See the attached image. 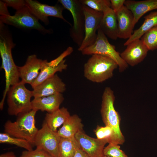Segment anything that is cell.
I'll list each match as a JSON object with an SVG mask.
<instances>
[{
  "mask_svg": "<svg viewBox=\"0 0 157 157\" xmlns=\"http://www.w3.org/2000/svg\"><path fill=\"white\" fill-rule=\"evenodd\" d=\"M15 44L11 35L4 24H0V53L2 59L1 69L5 72L6 87L0 103V109L3 108L6 96L10 87L19 82L20 78L18 66L15 63L12 54V49Z\"/></svg>",
  "mask_w": 157,
  "mask_h": 157,
  "instance_id": "6da1fadb",
  "label": "cell"
},
{
  "mask_svg": "<svg viewBox=\"0 0 157 157\" xmlns=\"http://www.w3.org/2000/svg\"><path fill=\"white\" fill-rule=\"evenodd\" d=\"M115 99L113 90L110 87H106L102 97L100 112L105 126L110 128L113 131L111 143L121 145L124 143L125 139L120 128V116L114 107Z\"/></svg>",
  "mask_w": 157,
  "mask_h": 157,
  "instance_id": "7a4b0ae2",
  "label": "cell"
},
{
  "mask_svg": "<svg viewBox=\"0 0 157 157\" xmlns=\"http://www.w3.org/2000/svg\"><path fill=\"white\" fill-rule=\"evenodd\" d=\"M118 67L117 63L110 58L94 54L84 64V75L92 82L101 83L112 78Z\"/></svg>",
  "mask_w": 157,
  "mask_h": 157,
  "instance_id": "3957f363",
  "label": "cell"
},
{
  "mask_svg": "<svg viewBox=\"0 0 157 157\" xmlns=\"http://www.w3.org/2000/svg\"><path fill=\"white\" fill-rule=\"evenodd\" d=\"M37 112L32 110L19 114L14 122L7 121L4 125L5 133L11 136L25 140L34 145L38 131L35 125V116Z\"/></svg>",
  "mask_w": 157,
  "mask_h": 157,
  "instance_id": "277c9868",
  "label": "cell"
},
{
  "mask_svg": "<svg viewBox=\"0 0 157 157\" xmlns=\"http://www.w3.org/2000/svg\"><path fill=\"white\" fill-rule=\"evenodd\" d=\"M25 84L21 81L11 86L7 92L8 113L10 115L17 116L32 110V91L27 89Z\"/></svg>",
  "mask_w": 157,
  "mask_h": 157,
  "instance_id": "5b68a950",
  "label": "cell"
},
{
  "mask_svg": "<svg viewBox=\"0 0 157 157\" xmlns=\"http://www.w3.org/2000/svg\"><path fill=\"white\" fill-rule=\"evenodd\" d=\"M81 52L83 55L98 54L110 58L117 63L120 72L125 71L128 66L121 58L120 53L116 50L115 47L110 43L107 37L100 28L98 30L94 42Z\"/></svg>",
  "mask_w": 157,
  "mask_h": 157,
  "instance_id": "8992f818",
  "label": "cell"
},
{
  "mask_svg": "<svg viewBox=\"0 0 157 157\" xmlns=\"http://www.w3.org/2000/svg\"><path fill=\"white\" fill-rule=\"evenodd\" d=\"M58 2L72 15L73 24L70 29V34L74 42L79 47L82 44L84 37V5L80 0H59Z\"/></svg>",
  "mask_w": 157,
  "mask_h": 157,
  "instance_id": "52a82bcc",
  "label": "cell"
},
{
  "mask_svg": "<svg viewBox=\"0 0 157 157\" xmlns=\"http://www.w3.org/2000/svg\"><path fill=\"white\" fill-rule=\"evenodd\" d=\"M0 22L23 29H35L44 34L50 33L51 32L39 22L38 20L31 13L26 6L16 10L13 15L0 16Z\"/></svg>",
  "mask_w": 157,
  "mask_h": 157,
  "instance_id": "ba28073f",
  "label": "cell"
},
{
  "mask_svg": "<svg viewBox=\"0 0 157 157\" xmlns=\"http://www.w3.org/2000/svg\"><path fill=\"white\" fill-rule=\"evenodd\" d=\"M83 10L85 20V34L83 41L78 49V50L80 51L91 46L95 42L103 15V13L84 5Z\"/></svg>",
  "mask_w": 157,
  "mask_h": 157,
  "instance_id": "9c48e42d",
  "label": "cell"
},
{
  "mask_svg": "<svg viewBox=\"0 0 157 157\" xmlns=\"http://www.w3.org/2000/svg\"><path fill=\"white\" fill-rule=\"evenodd\" d=\"M61 138L57 132L51 129L44 122L41 129L38 130L34 145L36 148L43 149L53 157H58Z\"/></svg>",
  "mask_w": 157,
  "mask_h": 157,
  "instance_id": "30bf717a",
  "label": "cell"
},
{
  "mask_svg": "<svg viewBox=\"0 0 157 157\" xmlns=\"http://www.w3.org/2000/svg\"><path fill=\"white\" fill-rule=\"evenodd\" d=\"M73 51L72 47H69L56 59L49 62L44 60L38 76L31 85L32 88L53 76L57 72H62L66 69L67 65L64 59L70 55Z\"/></svg>",
  "mask_w": 157,
  "mask_h": 157,
  "instance_id": "8fae6325",
  "label": "cell"
},
{
  "mask_svg": "<svg viewBox=\"0 0 157 157\" xmlns=\"http://www.w3.org/2000/svg\"><path fill=\"white\" fill-rule=\"evenodd\" d=\"M25 1L26 6L31 13L38 20L41 21L46 25H48L49 23L48 17L52 16L62 19L72 26L63 15L64 8L63 6L58 5L50 6L40 3L36 0H26Z\"/></svg>",
  "mask_w": 157,
  "mask_h": 157,
  "instance_id": "7c38bea8",
  "label": "cell"
},
{
  "mask_svg": "<svg viewBox=\"0 0 157 157\" xmlns=\"http://www.w3.org/2000/svg\"><path fill=\"white\" fill-rule=\"evenodd\" d=\"M75 138L80 148L90 157H103V151L106 144L108 143L106 140L91 137L83 131L78 132Z\"/></svg>",
  "mask_w": 157,
  "mask_h": 157,
  "instance_id": "4fadbf2b",
  "label": "cell"
},
{
  "mask_svg": "<svg viewBox=\"0 0 157 157\" xmlns=\"http://www.w3.org/2000/svg\"><path fill=\"white\" fill-rule=\"evenodd\" d=\"M120 53L123 60L129 65L133 67L142 62L149 51L140 39L131 42Z\"/></svg>",
  "mask_w": 157,
  "mask_h": 157,
  "instance_id": "5bb4252c",
  "label": "cell"
},
{
  "mask_svg": "<svg viewBox=\"0 0 157 157\" xmlns=\"http://www.w3.org/2000/svg\"><path fill=\"white\" fill-rule=\"evenodd\" d=\"M65 83L56 74L33 88V97L38 98L57 93H62L66 90Z\"/></svg>",
  "mask_w": 157,
  "mask_h": 157,
  "instance_id": "9a60e30c",
  "label": "cell"
},
{
  "mask_svg": "<svg viewBox=\"0 0 157 157\" xmlns=\"http://www.w3.org/2000/svg\"><path fill=\"white\" fill-rule=\"evenodd\" d=\"M44 61L38 58L35 54L28 56L25 64L22 66H18L21 81L25 84L31 85L38 76Z\"/></svg>",
  "mask_w": 157,
  "mask_h": 157,
  "instance_id": "2e32d148",
  "label": "cell"
},
{
  "mask_svg": "<svg viewBox=\"0 0 157 157\" xmlns=\"http://www.w3.org/2000/svg\"><path fill=\"white\" fill-rule=\"evenodd\" d=\"M115 14L117 23L118 38L128 39L132 35L135 25L133 14L124 5Z\"/></svg>",
  "mask_w": 157,
  "mask_h": 157,
  "instance_id": "e0dca14e",
  "label": "cell"
},
{
  "mask_svg": "<svg viewBox=\"0 0 157 157\" xmlns=\"http://www.w3.org/2000/svg\"><path fill=\"white\" fill-rule=\"evenodd\" d=\"M64 100L62 93L38 98H34L31 101L32 110L36 111L40 110L48 113L54 112L58 109Z\"/></svg>",
  "mask_w": 157,
  "mask_h": 157,
  "instance_id": "ac0fdd59",
  "label": "cell"
},
{
  "mask_svg": "<svg viewBox=\"0 0 157 157\" xmlns=\"http://www.w3.org/2000/svg\"><path fill=\"white\" fill-rule=\"evenodd\" d=\"M124 5L133 14L135 25L144 14L157 9V0H126Z\"/></svg>",
  "mask_w": 157,
  "mask_h": 157,
  "instance_id": "d6986e66",
  "label": "cell"
},
{
  "mask_svg": "<svg viewBox=\"0 0 157 157\" xmlns=\"http://www.w3.org/2000/svg\"><path fill=\"white\" fill-rule=\"evenodd\" d=\"M99 28L107 37L116 40L117 36V23L115 13L110 8L104 12Z\"/></svg>",
  "mask_w": 157,
  "mask_h": 157,
  "instance_id": "ffe728a7",
  "label": "cell"
},
{
  "mask_svg": "<svg viewBox=\"0 0 157 157\" xmlns=\"http://www.w3.org/2000/svg\"><path fill=\"white\" fill-rule=\"evenodd\" d=\"M83 128L81 119L74 115H70L57 132L61 138H74L78 132L83 131Z\"/></svg>",
  "mask_w": 157,
  "mask_h": 157,
  "instance_id": "44dd1931",
  "label": "cell"
},
{
  "mask_svg": "<svg viewBox=\"0 0 157 157\" xmlns=\"http://www.w3.org/2000/svg\"><path fill=\"white\" fill-rule=\"evenodd\" d=\"M68 109L63 107L50 113H47L44 122L52 130L57 132V129L65 122L70 116Z\"/></svg>",
  "mask_w": 157,
  "mask_h": 157,
  "instance_id": "7402d4cb",
  "label": "cell"
},
{
  "mask_svg": "<svg viewBox=\"0 0 157 157\" xmlns=\"http://www.w3.org/2000/svg\"><path fill=\"white\" fill-rule=\"evenodd\" d=\"M144 21L141 26L135 31L131 36L124 43L126 46L133 41L140 39L147 31L157 26V10L152 12L144 17Z\"/></svg>",
  "mask_w": 157,
  "mask_h": 157,
  "instance_id": "603a6c76",
  "label": "cell"
},
{
  "mask_svg": "<svg viewBox=\"0 0 157 157\" xmlns=\"http://www.w3.org/2000/svg\"><path fill=\"white\" fill-rule=\"evenodd\" d=\"M79 148V145L75 137L61 138L58 146V157H73Z\"/></svg>",
  "mask_w": 157,
  "mask_h": 157,
  "instance_id": "cb8c5ba5",
  "label": "cell"
},
{
  "mask_svg": "<svg viewBox=\"0 0 157 157\" xmlns=\"http://www.w3.org/2000/svg\"><path fill=\"white\" fill-rule=\"evenodd\" d=\"M0 143L14 145L26 150H33L32 144L28 141L11 136L5 133H0Z\"/></svg>",
  "mask_w": 157,
  "mask_h": 157,
  "instance_id": "d4e9b609",
  "label": "cell"
},
{
  "mask_svg": "<svg viewBox=\"0 0 157 157\" xmlns=\"http://www.w3.org/2000/svg\"><path fill=\"white\" fill-rule=\"evenodd\" d=\"M143 43L149 51L157 49V26L145 33L141 38Z\"/></svg>",
  "mask_w": 157,
  "mask_h": 157,
  "instance_id": "484cf974",
  "label": "cell"
},
{
  "mask_svg": "<svg viewBox=\"0 0 157 157\" xmlns=\"http://www.w3.org/2000/svg\"><path fill=\"white\" fill-rule=\"evenodd\" d=\"M80 1L84 5L102 13L111 8L110 1L109 0H80Z\"/></svg>",
  "mask_w": 157,
  "mask_h": 157,
  "instance_id": "4316f807",
  "label": "cell"
},
{
  "mask_svg": "<svg viewBox=\"0 0 157 157\" xmlns=\"http://www.w3.org/2000/svg\"><path fill=\"white\" fill-rule=\"evenodd\" d=\"M104 156L109 157H128L120 149L119 145L110 143L105 147L103 151Z\"/></svg>",
  "mask_w": 157,
  "mask_h": 157,
  "instance_id": "83f0119b",
  "label": "cell"
},
{
  "mask_svg": "<svg viewBox=\"0 0 157 157\" xmlns=\"http://www.w3.org/2000/svg\"><path fill=\"white\" fill-rule=\"evenodd\" d=\"M94 132L97 138L106 140H107L108 143H112L113 136V132L110 127L105 126H98Z\"/></svg>",
  "mask_w": 157,
  "mask_h": 157,
  "instance_id": "f1b7e54d",
  "label": "cell"
},
{
  "mask_svg": "<svg viewBox=\"0 0 157 157\" xmlns=\"http://www.w3.org/2000/svg\"><path fill=\"white\" fill-rule=\"evenodd\" d=\"M20 157H53L43 149L36 148L34 150L23 151Z\"/></svg>",
  "mask_w": 157,
  "mask_h": 157,
  "instance_id": "f546056e",
  "label": "cell"
},
{
  "mask_svg": "<svg viewBox=\"0 0 157 157\" xmlns=\"http://www.w3.org/2000/svg\"><path fill=\"white\" fill-rule=\"evenodd\" d=\"M7 7H10L18 10L26 6L25 0H2Z\"/></svg>",
  "mask_w": 157,
  "mask_h": 157,
  "instance_id": "4dcf8cb0",
  "label": "cell"
},
{
  "mask_svg": "<svg viewBox=\"0 0 157 157\" xmlns=\"http://www.w3.org/2000/svg\"><path fill=\"white\" fill-rule=\"evenodd\" d=\"M111 8L116 13L124 5L125 0H110Z\"/></svg>",
  "mask_w": 157,
  "mask_h": 157,
  "instance_id": "1f68e13d",
  "label": "cell"
},
{
  "mask_svg": "<svg viewBox=\"0 0 157 157\" xmlns=\"http://www.w3.org/2000/svg\"><path fill=\"white\" fill-rule=\"evenodd\" d=\"M7 6L2 1H0V14L1 16L10 15L7 9Z\"/></svg>",
  "mask_w": 157,
  "mask_h": 157,
  "instance_id": "d6a6232c",
  "label": "cell"
},
{
  "mask_svg": "<svg viewBox=\"0 0 157 157\" xmlns=\"http://www.w3.org/2000/svg\"><path fill=\"white\" fill-rule=\"evenodd\" d=\"M73 157H90L80 147L76 151Z\"/></svg>",
  "mask_w": 157,
  "mask_h": 157,
  "instance_id": "836d02e7",
  "label": "cell"
},
{
  "mask_svg": "<svg viewBox=\"0 0 157 157\" xmlns=\"http://www.w3.org/2000/svg\"><path fill=\"white\" fill-rule=\"evenodd\" d=\"M0 157H16L13 152H8L1 154Z\"/></svg>",
  "mask_w": 157,
  "mask_h": 157,
  "instance_id": "e575fe53",
  "label": "cell"
},
{
  "mask_svg": "<svg viewBox=\"0 0 157 157\" xmlns=\"http://www.w3.org/2000/svg\"><path fill=\"white\" fill-rule=\"evenodd\" d=\"M103 157H108V156H104Z\"/></svg>",
  "mask_w": 157,
  "mask_h": 157,
  "instance_id": "d590c367",
  "label": "cell"
}]
</instances>
